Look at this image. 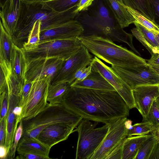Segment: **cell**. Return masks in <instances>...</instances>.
<instances>
[{
  "mask_svg": "<svg viewBox=\"0 0 159 159\" xmlns=\"http://www.w3.org/2000/svg\"><path fill=\"white\" fill-rule=\"evenodd\" d=\"M149 159H159V139L158 138Z\"/></svg>",
  "mask_w": 159,
  "mask_h": 159,
  "instance_id": "44",
  "label": "cell"
},
{
  "mask_svg": "<svg viewBox=\"0 0 159 159\" xmlns=\"http://www.w3.org/2000/svg\"><path fill=\"white\" fill-rule=\"evenodd\" d=\"M157 135L159 139V127L156 130Z\"/></svg>",
  "mask_w": 159,
  "mask_h": 159,
  "instance_id": "52",
  "label": "cell"
},
{
  "mask_svg": "<svg viewBox=\"0 0 159 159\" xmlns=\"http://www.w3.org/2000/svg\"><path fill=\"white\" fill-rule=\"evenodd\" d=\"M75 19L84 29L82 35H95L125 43L140 55L133 45V35L124 30L104 0H94L86 10L80 12Z\"/></svg>",
  "mask_w": 159,
  "mask_h": 159,
  "instance_id": "2",
  "label": "cell"
},
{
  "mask_svg": "<svg viewBox=\"0 0 159 159\" xmlns=\"http://www.w3.org/2000/svg\"><path fill=\"white\" fill-rule=\"evenodd\" d=\"M123 4L136 10L150 20L153 17L147 0H122Z\"/></svg>",
  "mask_w": 159,
  "mask_h": 159,
  "instance_id": "26",
  "label": "cell"
},
{
  "mask_svg": "<svg viewBox=\"0 0 159 159\" xmlns=\"http://www.w3.org/2000/svg\"><path fill=\"white\" fill-rule=\"evenodd\" d=\"M91 71V67L90 65L86 67V70L81 74L80 76L73 82L76 83L81 81L84 80L90 74ZM72 82V83H73Z\"/></svg>",
  "mask_w": 159,
  "mask_h": 159,
  "instance_id": "45",
  "label": "cell"
},
{
  "mask_svg": "<svg viewBox=\"0 0 159 159\" xmlns=\"http://www.w3.org/2000/svg\"><path fill=\"white\" fill-rule=\"evenodd\" d=\"M132 123L127 117H124L108 123L107 133L91 159H106L113 149L127 137L128 129Z\"/></svg>",
  "mask_w": 159,
  "mask_h": 159,
  "instance_id": "10",
  "label": "cell"
},
{
  "mask_svg": "<svg viewBox=\"0 0 159 159\" xmlns=\"http://www.w3.org/2000/svg\"><path fill=\"white\" fill-rule=\"evenodd\" d=\"M94 0H80L78 2L76 11L77 12L86 10L93 3Z\"/></svg>",
  "mask_w": 159,
  "mask_h": 159,
  "instance_id": "42",
  "label": "cell"
},
{
  "mask_svg": "<svg viewBox=\"0 0 159 159\" xmlns=\"http://www.w3.org/2000/svg\"><path fill=\"white\" fill-rule=\"evenodd\" d=\"M0 94L8 90L7 80L2 70L0 69Z\"/></svg>",
  "mask_w": 159,
  "mask_h": 159,
  "instance_id": "43",
  "label": "cell"
},
{
  "mask_svg": "<svg viewBox=\"0 0 159 159\" xmlns=\"http://www.w3.org/2000/svg\"><path fill=\"white\" fill-rule=\"evenodd\" d=\"M153 17V22L159 28V0H147Z\"/></svg>",
  "mask_w": 159,
  "mask_h": 159,
  "instance_id": "36",
  "label": "cell"
},
{
  "mask_svg": "<svg viewBox=\"0 0 159 159\" xmlns=\"http://www.w3.org/2000/svg\"><path fill=\"white\" fill-rule=\"evenodd\" d=\"M136 107L143 116L146 118L154 100L159 97V85L138 86L132 89Z\"/></svg>",
  "mask_w": 159,
  "mask_h": 159,
  "instance_id": "16",
  "label": "cell"
},
{
  "mask_svg": "<svg viewBox=\"0 0 159 159\" xmlns=\"http://www.w3.org/2000/svg\"><path fill=\"white\" fill-rule=\"evenodd\" d=\"M84 29L74 19L58 26L40 32V42L47 41L75 39L82 35Z\"/></svg>",
  "mask_w": 159,
  "mask_h": 159,
  "instance_id": "14",
  "label": "cell"
},
{
  "mask_svg": "<svg viewBox=\"0 0 159 159\" xmlns=\"http://www.w3.org/2000/svg\"><path fill=\"white\" fill-rule=\"evenodd\" d=\"M126 138L122 140L113 149L106 159H122L123 146Z\"/></svg>",
  "mask_w": 159,
  "mask_h": 159,
  "instance_id": "39",
  "label": "cell"
},
{
  "mask_svg": "<svg viewBox=\"0 0 159 159\" xmlns=\"http://www.w3.org/2000/svg\"><path fill=\"white\" fill-rule=\"evenodd\" d=\"M128 11L133 17L136 22L148 30L154 33H159V28L152 22L136 10L124 5Z\"/></svg>",
  "mask_w": 159,
  "mask_h": 159,
  "instance_id": "30",
  "label": "cell"
},
{
  "mask_svg": "<svg viewBox=\"0 0 159 159\" xmlns=\"http://www.w3.org/2000/svg\"><path fill=\"white\" fill-rule=\"evenodd\" d=\"M89 52L111 65L128 67L146 64L145 60L113 41L95 35L79 37Z\"/></svg>",
  "mask_w": 159,
  "mask_h": 159,
  "instance_id": "4",
  "label": "cell"
},
{
  "mask_svg": "<svg viewBox=\"0 0 159 159\" xmlns=\"http://www.w3.org/2000/svg\"><path fill=\"white\" fill-rule=\"evenodd\" d=\"M90 65L91 69L100 73L115 88L130 109L136 107L132 89L111 69L94 56Z\"/></svg>",
  "mask_w": 159,
  "mask_h": 159,
  "instance_id": "12",
  "label": "cell"
},
{
  "mask_svg": "<svg viewBox=\"0 0 159 159\" xmlns=\"http://www.w3.org/2000/svg\"><path fill=\"white\" fill-rule=\"evenodd\" d=\"M50 84L43 80L34 81L28 98L22 107V111L19 118L21 120L31 118L35 116L46 107Z\"/></svg>",
  "mask_w": 159,
  "mask_h": 159,
  "instance_id": "13",
  "label": "cell"
},
{
  "mask_svg": "<svg viewBox=\"0 0 159 159\" xmlns=\"http://www.w3.org/2000/svg\"><path fill=\"white\" fill-rule=\"evenodd\" d=\"M86 67H87L83 68L76 72L74 76L75 80L78 79L80 76L81 74L86 70Z\"/></svg>",
  "mask_w": 159,
  "mask_h": 159,
  "instance_id": "49",
  "label": "cell"
},
{
  "mask_svg": "<svg viewBox=\"0 0 159 159\" xmlns=\"http://www.w3.org/2000/svg\"><path fill=\"white\" fill-rule=\"evenodd\" d=\"M21 5V0H7L0 5V21L5 30L12 37L17 29Z\"/></svg>",
  "mask_w": 159,
  "mask_h": 159,
  "instance_id": "17",
  "label": "cell"
},
{
  "mask_svg": "<svg viewBox=\"0 0 159 159\" xmlns=\"http://www.w3.org/2000/svg\"><path fill=\"white\" fill-rule=\"evenodd\" d=\"M92 59L87 48L83 45L77 52L64 61L50 84L64 82L71 84L75 80L74 76L76 72L80 69L89 65Z\"/></svg>",
  "mask_w": 159,
  "mask_h": 159,
  "instance_id": "11",
  "label": "cell"
},
{
  "mask_svg": "<svg viewBox=\"0 0 159 159\" xmlns=\"http://www.w3.org/2000/svg\"><path fill=\"white\" fill-rule=\"evenodd\" d=\"M151 134L126 137L123 144L122 159H135L142 144Z\"/></svg>",
  "mask_w": 159,
  "mask_h": 159,
  "instance_id": "24",
  "label": "cell"
},
{
  "mask_svg": "<svg viewBox=\"0 0 159 159\" xmlns=\"http://www.w3.org/2000/svg\"><path fill=\"white\" fill-rule=\"evenodd\" d=\"M67 82L50 84L49 85L47 100L51 104H61L63 98L70 86Z\"/></svg>",
  "mask_w": 159,
  "mask_h": 159,
  "instance_id": "25",
  "label": "cell"
},
{
  "mask_svg": "<svg viewBox=\"0 0 159 159\" xmlns=\"http://www.w3.org/2000/svg\"><path fill=\"white\" fill-rule=\"evenodd\" d=\"M38 0V1H43V0Z\"/></svg>",
  "mask_w": 159,
  "mask_h": 159,
  "instance_id": "54",
  "label": "cell"
},
{
  "mask_svg": "<svg viewBox=\"0 0 159 159\" xmlns=\"http://www.w3.org/2000/svg\"><path fill=\"white\" fill-rule=\"evenodd\" d=\"M80 0H44L47 8L57 12L65 11L78 4Z\"/></svg>",
  "mask_w": 159,
  "mask_h": 159,
  "instance_id": "28",
  "label": "cell"
},
{
  "mask_svg": "<svg viewBox=\"0 0 159 159\" xmlns=\"http://www.w3.org/2000/svg\"><path fill=\"white\" fill-rule=\"evenodd\" d=\"M9 94V108L6 116V134L5 146L9 152L13 143L15 134L19 123L13 110L15 106L19 105L20 97L12 94Z\"/></svg>",
  "mask_w": 159,
  "mask_h": 159,
  "instance_id": "18",
  "label": "cell"
},
{
  "mask_svg": "<svg viewBox=\"0 0 159 159\" xmlns=\"http://www.w3.org/2000/svg\"><path fill=\"white\" fill-rule=\"evenodd\" d=\"M155 130V128L150 122L145 121L131 125L128 129L127 137L146 135Z\"/></svg>",
  "mask_w": 159,
  "mask_h": 159,
  "instance_id": "31",
  "label": "cell"
},
{
  "mask_svg": "<svg viewBox=\"0 0 159 159\" xmlns=\"http://www.w3.org/2000/svg\"><path fill=\"white\" fill-rule=\"evenodd\" d=\"M14 43L12 37L0 24V63L11 70V60Z\"/></svg>",
  "mask_w": 159,
  "mask_h": 159,
  "instance_id": "22",
  "label": "cell"
},
{
  "mask_svg": "<svg viewBox=\"0 0 159 159\" xmlns=\"http://www.w3.org/2000/svg\"><path fill=\"white\" fill-rule=\"evenodd\" d=\"M132 35L134 36L148 50L151 56L153 54L154 48L143 37L139 30L136 28H133L131 30Z\"/></svg>",
  "mask_w": 159,
  "mask_h": 159,
  "instance_id": "38",
  "label": "cell"
},
{
  "mask_svg": "<svg viewBox=\"0 0 159 159\" xmlns=\"http://www.w3.org/2000/svg\"><path fill=\"white\" fill-rule=\"evenodd\" d=\"M90 120L83 119L74 130L78 134L76 159H91L99 148L109 129L108 123L96 128L98 123L93 124Z\"/></svg>",
  "mask_w": 159,
  "mask_h": 159,
  "instance_id": "6",
  "label": "cell"
},
{
  "mask_svg": "<svg viewBox=\"0 0 159 159\" xmlns=\"http://www.w3.org/2000/svg\"><path fill=\"white\" fill-rule=\"evenodd\" d=\"M23 133V129L22 120L19 123L18 126L16 130L15 134L13 145L9 151L7 159H14L18 144L22 137Z\"/></svg>",
  "mask_w": 159,
  "mask_h": 159,
  "instance_id": "34",
  "label": "cell"
},
{
  "mask_svg": "<svg viewBox=\"0 0 159 159\" xmlns=\"http://www.w3.org/2000/svg\"><path fill=\"white\" fill-rule=\"evenodd\" d=\"M123 28L136 22L133 17L125 7L122 0H104Z\"/></svg>",
  "mask_w": 159,
  "mask_h": 159,
  "instance_id": "23",
  "label": "cell"
},
{
  "mask_svg": "<svg viewBox=\"0 0 159 159\" xmlns=\"http://www.w3.org/2000/svg\"><path fill=\"white\" fill-rule=\"evenodd\" d=\"M77 4L65 11L57 12L47 8L42 1L21 0L18 26L12 37L14 44L22 48L34 24L38 20L41 21V32L75 19L79 13L76 11Z\"/></svg>",
  "mask_w": 159,
  "mask_h": 159,
  "instance_id": "3",
  "label": "cell"
},
{
  "mask_svg": "<svg viewBox=\"0 0 159 159\" xmlns=\"http://www.w3.org/2000/svg\"><path fill=\"white\" fill-rule=\"evenodd\" d=\"M33 82H27L25 81L22 89L20 96V100L19 106L23 107L26 102L32 86Z\"/></svg>",
  "mask_w": 159,
  "mask_h": 159,
  "instance_id": "37",
  "label": "cell"
},
{
  "mask_svg": "<svg viewBox=\"0 0 159 159\" xmlns=\"http://www.w3.org/2000/svg\"><path fill=\"white\" fill-rule=\"evenodd\" d=\"M83 46L78 37L47 41L40 43L32 49H22L27 61L39 57L56 58L66 61L77 52Z\"/></svg>",
  "mask_w": 159,
  "mask_h": 159,
  "instance_id": "7",
  "label": "cell"
},
{
  "mask_svg": "<svg viewBox=\"0 0 159 159\" xmlns=\"http://www.w3.org/2000/svg\"><path fill=\"white\" fill-rule=\"evenodd\" d=\"M70 86L95 90H116L100 73L92 69L90 74L84 80L79 82H73Z\"/></svg>",
  "mask_w": 159,
  "mask_h": 159,
  "instance_id": "20",
  "label": "cell"
},
{
  "mask_svg": "<svg viewBox=\"0 0 159 159\" xmlns=\"http://www.w3.org/2000/svg\"><path fill=\"white\" fill-rule=\"evenodd\" d=\"M61 104L83 119L107 124L127 117L130 109L116 91L70 86Z\"/></svg>",
  "mask_w": 159,
  "mask_h": 159,
  "instance_id": "1",
  "label": "cell"
},
{
  "mask_svg": "<svg viewBox=\"0 0 159 159\" xmlns=\"http://www.w3.org/2000/svg\"><path fill=\"white\" fill-rule=\"evenodd\" d=\"M145 121L150 122L156 130L159 127V97L153 101Z\"/></svg>",
  "mask_w": 159,
  "mask_h": 159,
  "instance_id": "32",
  "label": "cell"
},
{
  "mask_svg": "<svg viewBox=\"0 0 159 159\" xmlns=\"http://www.w3.org/2000/svg\"><path fill=\"white\" fill-rule=\"evenodd\" d=\"M147 61V63L150 65H159V54L156 52L154 53Z\"/></svg>",
  "mask_w": 159,
  "mask_h": 159,
  "instance_id": "46",
  "label": "cell"
},
{
  "mask_svg": "<svg viewBox=\"0 0 159 159\" xmlns=\"http://www.w3.org/2000/svg\"><path fill=\"white\" fill-rule=\"evenodd\" d=\"M155 72L159 75V65H150Z\"/></svg>",
  "mask_w": 159,
  "mask_h": 159,
  "instance_id": "50",
  "label": "cell"
},
{
  "mask_svg": "<svg viewBox=\"0 0 159 159\" xmlns=\"http://www.w3.org/2000/svg\"><path fill=\"white\" fill-rule=\"evenodd\" d=\"M6 117L0 120V145H5L6 139Z\"/></svg>",
  "mask_w": 159,
  "mask_h": 159,
  "instance_id": "41",
  "label": "cell"
},
{
  "mask_svg": "<svg viewBox=\"0 0 159 159\" xmlns=\"http://www.w3.org/2000/svg\"><path fill=\"white\" fill-rule=\"evenodd\" d=\"M65 61L56 58L39 57L27 61L25 74L27 82L43 80L50 84Z\"/></svg>",
  "mask_w": 159,
  "mask_h": 159,
  "instance_id": "9",
  "label": "cell"
},
{
  "mask_svg": "<svg viewBox=\"0 0 159 159\" xmlns=\"http://www.w3.org/2000/svg\"><path fill=\"white\" fill-rule=\"evenodd\" d=\"M158 139L156 131L152 132L151 135L142 144L135 159H149Z\"/></svg>",
  "mask_w": 159,
  "mask_h": 159,
  "instance_id": "27",
  "label": "cell"
},
{
  "mask_svg": "<svg viewBox=\"0 0 159 159\" xmlns=\"http://www.w3.org/2000/svg\"><path fill=\"white\" fill-rule=\"evenodd\" d=\"M111 67L132 89L142 85L159 84V75L148 63L128 67L111 65Z\"/></svg>",
  "mask_w": 159,
  "mask_h": 159,
  "instance_id": "8",
  "label": "cell"
},
{
  "mask_svg": "<svg viewBox=\"0 0 159 159\" xmlns=\"http://www.w3.org/2000/svg\"><path fill=\"white\" fill-rule=\"evenodd\" d=\"M17 159H49L50 158L46 156L33 153H26L19 154Z\"/></svg>",
  "mask_w": 159,
  "mask_h": 159,
  "instance_id": "40",
  "label": "cell"
},
{
  "mask_svg": "<svg viewBox=\"0 0 159 159\" xmlns=\"http://www.w3.org/2000/svg\"><path fill=\"white\" fill-rule=\"evenodd\" d=\"M27 64V61L23 51L14 44L11 60V74L22 84H23L25 81Z\"/></svg>",
  "mask_w": 159,
  "mask_h": 159,
  "instance_id": "19",
  "label": "cell"
},
{
  "mask_svg": "<svg viewBox=\"0 0 159 159\" xmlns=\"http://www.w3.org/2000/svg\"><path fill=\"white\" fill-rule=\"evenodd\" d=\"M134 24L147 42L154 48L159 50V44L154 32L150 31L137 22Z\"/></svg>",
  "mask_w": 159,
  "mask_h": 159,
  "instance_id": "33",
  "label": "cell"
},
{
  "mask_svg": "<svg viewBox=\"0 0 159 159\" xmlns=\"http://www.w3.org/2000/svg\"><path fill=\"white\" fill-rule=\"evenodd\" d=\"M83 119L61 104L48 103L45 107L34 117L21 120L23 129L22 137L37 139L41 131L49 125L65 123L77 126Z\"/></svg>",
  "mask_w": 159,
  "mask_h": 159,
  "instance_id": "5",
  "label": "cell"
},
{
  "mask_svg": "<svg viewBox=\"0 0 159 159\" xmlns=\"http://www.w3.org/2000/svg\"><path fill=\"white\" fill-rule=\"evenodd\" d=\"M9 152L5 145H0V157L1 159H7Z\"/></svg>",
  "mask_w": 159,
  "mask_h": 159,
  "instance_id": "47",
  "label": "cell"
},
{
  "mask_svg": "<svg viewBox=\"0 0 159 159\" xmlns=\"http://www.w3.org/2000/svg\"><path fill=\"white\" fill-rule=\"evenodd\" d=\"M50 149L38 139L22 137L18 144L16 151L18 155L33 153L49 157Z\"/></svg>",
  "mask_w": 159,
  "mask_h": 159,
  "instance_id": "21",
  "label": "cell"
},
{
  "mask_svg": "<svg viewBox=\"0 0 159 159\" xmlns=\"http://www.w3.org/2000/svg\"><path fill=\"white\" fill-rule=\"evenodd\" d=\"M40 20L36 21L34 24L28 38L27 41L23 45V50L32 49L38 45L40 42Z\"/></svg>",
  "mask_w": 159,
  "mask_h": 159,
  "instance_id": "29",
  "label": "cell"
},
{
  "mask_svg": "<svg viewBox=\"0 0 159 159\" xmlns=\"http://www.w3.org/2000/svg\"><path fill=\"white\" fill-rule=\"evenodd\" d=\"M22 107H20L18 105H17L15 106L13 109V112L15 115L17 116V120L19 121V118L20 116L22 111Z\"/></svg>",
  "mask_w": 159,
  "mask_h": 159,
  "instance_id": "48",
  "label": "cell"
},
{
  "mask_svg": "<svg viewBox=\"0 0 159 159\" xmlns=\"http://www.w3.org/2000/svg\"><path fill=\"white\" fill-rule=\"evenodd\" d=\"M156 39L159 44V33H154Z\"/></svg>",
  "mask_w": 159,
  "mask_h": 159,
  "instance_id": "51",
  "label": "cell"
},
{
  "mask_svg": "<svg viewBox=\"0 0 159 159\" xmlns=\"http://www.w3.org/2000/svg\"><path fill=\"white\" fill-rule=\"evenodd\" d=\"M9 98L8 90L0 94V120L5 118L7 115L9 108Z\"/></svg>",
  "mask_w": 159,
  "mask_h": 159,
  "instance_id": "35",
  "label": "cell"
},
{
  "mask_svg": "<svg viewBox=\"0 0 159 159\" xmlns=\"http://www.w3.org/2000/svg\"><path fill=\"white\" fill-rule=\"evenodd\" d=\"M7 0H0V5H2Z\"/></svg>",
  "mask_w": 159,
  "mask_h": 159,
  "instance_id": "53",
  "label": "cell"
},
{
  "mask_svg": "<svg viewBox=\"0 0 159 159\" xmlns=\"http://www.w3.org/2000/svg\"><path fill=\"white\" fill-rule=\"evenodd\" d=\"M77 126L65 123H55L44 128L37 139L48 147L66 140Z\"/></svg>",
  "mask_w": 159,
  "mask_h": 159,
  "instance_id": "15",
  "label": "cell"
}]
</instances>
